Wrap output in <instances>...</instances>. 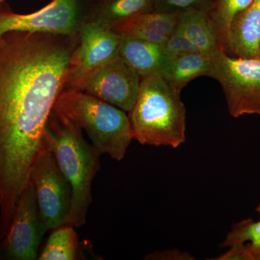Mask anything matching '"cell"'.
<instances>
[{"label":"cell","instance_id":"17","mask_svg":"<svg viewBox=\"0 0 260 260\" xmlns=\"http://www.w3.org/2000/svg\"><path fill=\"white\" fill-rule=\"evenodd\" d=\"M254 0H213L208 13L210 25L216 37L218 48L228 54L231 24L233 19L246 9Z\"/></svg>","mask_w":260,"mask_h":260},{"label":"cell","instance_id":"5","mask_svg":"<svg viewBox=\"0 0 260 260\" xmlns=\"http://www.w3.org/2000/svg\"><path fill=\"white\" fill-rule=\"evenodd\" d=\"M98 0H52L29 14L15 13L8 5H0V37L8 32H43L79 37L85 24L91 22Z\"/></svg>","mask_w":260,"mask_h":260},{"label":"cell","instance_id":"7","mask_svg":"<svg viewBox=\"0 0 260 260\" xmlns=\"http://www.w3.org/2000/svg\"><path fill=\"white\" fill-rule=\"evenodd\" d=\"M30 179L48 231L64 225L71 209L73 189L47 145L34 162Z\"/></svg>","mask_w":260,"mask_h":260},{"label":"cell","instance_id":"16","mask_svg":"<svg viewBox=\"0 0 260 260\" xmlns=\"http://www.w3.org/2000/svg\"><path fill=\"white\" fill-rule=\"evenodd\" d=\"M177 29L203 54L219 49L208 13L190 9L179 13Z\"/></svg>","mask_w":260,"mask_h":260},{"label":"cell","instance_id":"22","mask_svg":"<svg viewBox=\"0 0 260 260\" xmlns=\"http://www.w3.org/2000/svg\"><path fill=\"white\" fill-rule=\"evenodd\" d=\"M229 250L215 258V260H255L251 244H239L231 246Z\"/></svg>","mask_w":260,"mask_h":260},{"label":"cell","instance_id":"2","mask_svg":"<svg viewBox=\"0 0 260 260\" xmlns=\"http://www.w3.org/2000/svg\"><path fill=\"white\" fill-rule=\"evenodd\" d=\"M44 138L73 189L71 209L65 224L75 229L83 226L92 203L93 179L100 170V155L85 139L81 128L54 109Z\"/></svg>","mask_w":260,"mask_h":260},{"label":"cell","instance_id":"20","mask_svg":"<svg viewBox=\"0 0 260 260\" xmlns=\"http://www.w3.org/2000/svg\"><path fill=\"white\" fill-rule=\"evenodd\" d=\"M213 0H154L153 11L180 13L194 9L209 13Z\"/></svg>","mask_w":260,"mask_h":260},{"label":"cell","instance_id":"14","mask_svg":"<svg viewBox=\"0 0 260 260\" xmlns=\"http://www.w3.org/2000/svg\"><path fill=\"white\" fill-rule=\"evenodd\" d=\"M213 70V62L208 54L191 52L171 56L160 75L173 88L181 92L195 78H211Z\"/></svg>","mask_w":260,"mask_h":260},{"label":"cell","instance_id":"21","mask_svg":"<svg viewBox=\"0 0 260 260\" xmlns=\"http://www.w3.org/2000/svg\"><path fill=\"white\" fill-rule=\"evenodd\" d=\"M162 46L170 56L179 55L186 53L200 52L177 28Z\"/></svg>","mask_w":260,"mask_h":260},{"label":"cell","instance_id":"9","mask_svg":"<svg viewBox=\"0 0 260 260\" xmlns=\"http://www.w3.org/2000/svg\"><path fill=\"white\" fill-rule=\"evenodd\" d=\"M121 36L95 22L80 30L79 43L70 61L64 89L75 90L88 75L119 56Z\"/></svg>","mask_w":260,"mask_h":260},{"label":"cell","instance_id":"18","mask_svg":"<svg viewBox=\"0 0 260 260\" xmlns=\"http://www.w3.org/2000/svg\"><path fill=\"white\" fill-rule=\"evenodd\" d=\"M75 229L73 225L64 224L54 229L38 259H76L79 241Z\"/></svg>","mask_w":260,"mask_h":260},{"label":"cell","instance_id":"11","mask_svg":"<svg viewBox=\"0 0 260 260\" xmlns=\"http://www.w3.org/2000/svg\"><path fill=\"white\" fill-rule=\"evenodd\" d=\"M227 54L246 59L260 58V0H254L233 19Z\"/></svg>","mask_w":260,"mask_h":260},{"label":"cell","instance_id":"4","mask_svg":"<svg viewBox=\"0 0 260 260\" xmlns=\"http://www.w3.org/2000/svg\"><path fill=\"white\" fill-rule=\"evenodd\" d=\"M54 110L77 124L88 135L99 155L120 161L133 140L129 116L109 103L73 89H64Z\"/></svg>","mask_w":260,"mask_h":260},{"label":"cell","instance_id":"1","mask_svg":"<svg viewBox=\"0 0 260 260\" xmlns=\"http://www.w3.org/2000/svg\"><path fill=\"white\" fill-rule=\"evenodd\" d=\"M79 37L8 32L0 37V237L9 229L46 125L64 90Z\"/></svg>","mask_w":260,"mask_h":260},{"label":"cell","instance_id":"15","mask_svg":"<svg viewBox=\"0 0 260 260\" xmlns=\"http://www.w3.org/2000/svg\"><path fill=\"white\" fill-rule=\"evenodd\" d=\"M154 0H98L91 22L113 30L121 24L153 11Z\"/></svg>","mask_w":260,"mask_h":260},{"label":"cell","instance_id":"23","mask_svg":"<svg viewBox=\"0 0 260 260\" xmlns=\"http://www.w3.org/2000/svg\"><path fill=\"white\" fill-rule=\"evenodd\" d=\"M256 210H257L258 213H260V203L259 206H258V208H256Z\"/></svg>","mask_w":260,"mask_h":260},{"label":"cell","instance_id":"12","mask_svg":"<svg viewBox=\"0 0 260 260\" xmlns=\"http://www.w3.org/2000/svg\"><path fill=\"white\" fill-rule=\"evenodd\" d=\"M120 36L119 55L141 79L149 75H160L171 56L164 46Z\"/></svg>","mask_w":260,"mask_h":260},{"label":"cell","instance_id":"6","mask_svg":"<svg viewBox=\"0 0 260 260\" xmlns=\"http://www.w3.org/2000/svg\"><path fill=\"white\" fill-rule=\"evenodd\" d=\"M208 55L213 65L211 78L221 85L231 115H260V58L235 57L220 49Z\"/></svg>","mask_w":260,"mask_h":260},{"label":"cell","instance_id":"8","mask_svg":"<svg viewBox=\"0 0 260 260\" xmlns=\"http://www.w3.org/2000/svg\"><path fill=\"white\" fill-rule=\"evenodd\" d=\"M48 231L39 213L30 179L19 197L6 236L0 240V259L36 260L43 237Z\"/></svg>","mask_w":260,"mask_h":260},{"label":"cell","instance_id":"3","mask_svg":"<svg viewBox=\"0 0 260 260\" xmlns=\"http://www.w3.org/2000/svg\"><path fill=\"white\" fill-rule=\"evenodd\" d=\"M129 117L133 139L141 145L177 148L186 141V108L180 92L160 75L142 78Z\"/></svg>","mask_w":260,"mask_h":260},{"label":"cell","instance_id":"24","mask_svg":"<svg viewBox=\"0 0 260 260\" xmlns=\"http://www.w3.org/2000/svg\"><path fill=\"white\" fill-rule=\"evenodd\" d=\"M5 0H0V5L3 4L5 3Z\"/></svg>","mask_w":260,"mask_h":260},{"label":"cell","instance_id":"13","mask_svg":"<svg viewBox=\"0 0 260 260\" xmlns=\"http://www.w3.org/2000/svg\"><path fill=\"white\" fill-rule=\"evenodd\" d=\"M179 13L151 11L140 15L114 29L119 35L164 45L177 28Z\"/></svg>","mask_w":260,"mask_h":260},{"label":"cell","instance_id":"10","mask_svg":"<svg viewBox=\"0 0 260 260\" xmlns=\"http://www.w3.org/2000/svg\"><path fill=\"white\" fill-rule=\"evenodd\" d=\"M141 78L120 56L88 75L75 90L131 112L139 93Z\"/></svg>","mask_w":260,"mask_h":260},{"label":"cell","instance_id":"19","mask_svg":"<svg viewBox=\"0 0 260 260\" xmlns=\"http://www.w3.org/2000/svg\"><path fill=\"white\" fill-rule=\"evenodd\" d=\"M248 242L251 245L260 246V220L254 221L251 219H246L235 224L224 239L221 246L231 247Z\"/></svg>","mask_w":260,"mask_h":260}]
</instances>
